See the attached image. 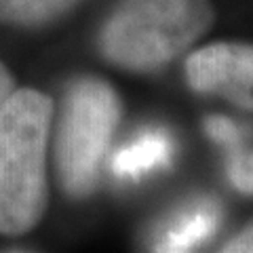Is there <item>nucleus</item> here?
Listing matches in <instances>:
<instances>
[{
    "label": "nucleus",
    "mask_w": 253,
    "mask_h": 253,
    "mask_svg": "<svg viewBox=\"0 0 253 253\" xmlns=\"http://www.w3.org/2000/svg\"><path fill=\"white\" fill-rule=\"evenodd\" d=\"M55 104L46 93L17 86L0 106V234L23 236L49 209L46 150Z\"/></svg>",
    "instance_id": "f257e3e1"
},
{
    "label": "nucleus",
    "mask_w": 253,
    "mask_h": 253,
    "mask_svg": "<svg viewBox=\"0 0 253 253\" xmlns=\"http://www.w3.org/2000/svg\"><path fill=\"white\" fill-rule=\"evenodd\" d=\"M213 23L211 0H116L101 21L97 49L123 72L154 74L203 41Z\"/></svg>",
    "instance_id": "f03ea898"
},
{
    "label": "nucleus",
    "mask_w": 253,
    "mask_h": 253,
    "mask_svg": "<svg viewBox=\"0 0 253 253\" xmlns=\"http://www.w3.org/2000/svg\"><path fill=\"white\" fill-rule=\"evenodd\" d=\"M121 116L123 101L104 78L70 83L55 133V169L68 196L84 199L95 190Z\"/></svg>",
    "instance_id": "7ed1b4c3"
},
{
    "label": "nucleus",
    "mask_w": 253,
    "mask_h": 253,
    "mask_svg": "<svg viewBox=\"0 0 253 253\" xmlns=\"http://www.w3.org/2000/svg\"><path fill=\"white\" fill-rule=\"evenodd\" d=\"M186 81L199 95L219 97L245 112H253V44L217 41L186 57Z\"/></svg>",
    "instance_id": "20e7f679"
},
{
    "label": "nucleus",
    "mask_w": 253,
    "mask_h": 253,
    "mask_svg": "<svg viewBox=\"0 0 253 253\" xmlns=\"http://www.w3.org/2000/svg\"><path fill=\"white\" fill-rule=\"evenodd\" d=\"M205 131L226 150V173L241 194L253 196V125L236 123L228 116L205 118Z\"/></svg>",
    "instance_id": "39448f33"
},
{
    "label": "nucleus",
    "mask_w": 253,
    "mask_h": 253,
    "mask_svg": "<svg viewBox=\"0 0 253 253\" xmlns=\"http://www.w3.org/2000/svg\"><path fill=\"white\" fill-rule=\"evenodd\" d=\"M84 0H0V23L36 30L68 17Z\"/></svg>",
    "instance_id": "423d86ee"
},
{
    "label": "nucleus",
    "mask_w": 253,
    "mask_h": 253,
    "mask_svg": "<svg viewBox=\"0 0 253 253\" xmlns=\"http://www.w3.org/2000/svg\"><path fill=\"white\" fill-rule=\"evenodd\" d=\"M165 154H167V144L163 139H141L116 156L114 171L118 175H139L158 161H165Z\"/></svg>",
    "instance_id": "0eeeda50"
},
{
    "label": "nucleus",
    "mask_w": 253,
    "mask_h": 253,
    "mask_svg": "<svg viewBox=\"0 0 253 253\" xmlns=\"http://www.w3.org/2000/svg\"><path fill=\"white\" fill-rule=\"evenodd\" d=\"M211 215L209 213H203V215H194L192 219H188L186 224H181L179 228L171 232V236L167 239V247L163 249H186L188 245H194L199 239H203L205 234H209L211 230Z\"/></svg>",
    "instance_id": "6e6552de"
},
{
    "label": "nucleus",
    "mask_w": 253,
    "mask_h": 253,
    "mask_svg": "<svg viewBox=\"0 0 253 253\" xmlns=\"http://www.w3.org/2000/svg\"><path fill=\"white\" fill-rule=\"evenodd\" d=\"M219 251L224 253H253V224L245 228L239 234H234L226 245H221Z\"/></svg>",
    "instance_id": "1a4fd4ad"
},
{
    "label": "nucleus",
    "mask_w": 253,
    "mask_h": 253,
    "mask_svg": "<svg viewBox=\"0 0 253 253\" xmlns=\"http://www.w3.org/2000/svg\"><path fill=\"white\" fill-rule=\"evenodd\" d=\"M17 89V81H15V74L11 72V68L0 59V106L2 101L9 97V95Z\"/></svg>",
    "instance_id": "9d476101"
}]
</instances>
